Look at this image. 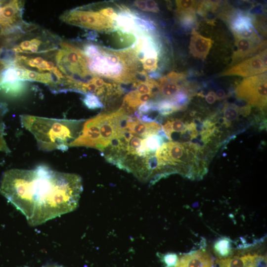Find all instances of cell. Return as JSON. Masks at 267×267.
<instances>
[{"mask_svg": "<svg viewBox=\"0 0 267 267\" xmlns=\"http://www.w3.org/2000/svg\"><path fill=\"white\" fill-rule=\"evenodd\" d=\"M61 20L70 25L98 32L116 30L115 21L102 15L98 11L86 7H77L65 12Z\"/></svg>", "mask_w": 267, "mask_h": 267, "instance_id": "cell-5", "label": "cell"}, {"mask_svg": "<svg viewBox=\"0 0 267 267\" xmlns=\"http://www.w3.org/2000/svg\"><path fill=\"white\" fill-rule=\"evenodd\" d=\"M182 80H176L165 76L158 81L159 84L158 94L164 99H170L180 92L181 85L179 82Z\"/></svg>", "mask_w": 267, "mask_h": 267, "instance_id": "cell-13", "label": "cell"}, {"mask_svg": "<svg viewBox=\"0 0 267 267\" xmlns=\"http://www.w3.org/2000/svg\"><path fill=\"white\" fill-rule=\"evenodd\" d=\"M214 251L220 257L227 258L231 252V244L230 239L222 237L218 239L214 245Z\"/></svg>", "mask_w": 267, "mask_h": 267, "instance_id": "cell-16", "label": "cell"}, {"mask_svg": "<svg viewBox=\"0 0 267 267\" xmlns=\"http://www.w3.org/2000/svg\"><path fill=\"white\" fill-rule=\"evenodd\" d=\"M178 258L175 253H167L162 257V261L167 265V267H175L177 264Z\"/></svg>", "mask_w": 267, "mask_h": 267, "instance_id": "cell-22", "label": "cell"}, {"mask_svg": "<svg viewBox=\"0 0 267 267\" xmlns=\"http://www.w3.org/2000/svg\"><path fill=\"white\" fill-rule=\"evenodd\" d=\"M3 1H0V6H1L2 5V4L3 3Z\"/></svg>", "mask_w": 267, "mask_h": 267, "instance_id": "cell-27", "label": "cell"}, {"mask_svg": "<svg viewBox=\"0 0 267 267\" xmlns=\"http://www.w3.org/2000/svg\"><path fill=\"white\" fill-rule=\"evenodd\" d=\"M213 262L209 255L203 250L187 253L178 259L177 267H212Z\"/></svg>", "mask_w": 267, "mask_h": 267, "instance_id": "cell-12", "label": "cell"}, {"mask_svg": "<svg viewBox=\"0 0 267 267\" xmlns=\"http://www.w3.org/2000/svg\"><path fill=\"white\" fill-rule=\"evenodd\" d=\"M97 10L103 16L111 19L114 21L118 16L119 12V10L117 12L113 7L108 6H103Z\"/></svg>", "mask_w": 267, "mask_h": 267, "instance_id": "cell-21", "label": "cell"}, {"mask_svg": "<svg viewBox=\"0 0 267 267\" xmlns=\"http://www.w3.org/2000/svg\"><path fill=\"white\" fill-rule=\"evenodd\" d=\"M88 68L92 76L108 79L115 83L129 84L139 80L142 70L133 47L110 49L98 46L97 52L87 58Z\"/></svg>", "mask_w": 267, "mask_h": 267, "instance_id": "cell-3", "label": "cell"}, {"mask_svg": "<svg viewBox=\"0 0 267 267\" xmlns=\"http://www.w3.org/2000/svg\"><path fill=\"white\" fill-rule=\"evenodd\" d=\"M7 110V104L4 102H0V151L9 153L10 150L4 138L5 124L3 121V117Z\"/></svg>", "mask_w": 267, "mask_h": 267, "instance_id": "cell-15", "label": "cell"}, {"mask_svg": "<svg viewBox=\"0 0 267 267\" xmlns=\"http://www.w3.org/2000/svg\"><path fill=\"white\" fill-rule=\"evenodd\" d=\"M24 2L19 0L4 2L0 6L1 30L18 27L23 22L22 15Z\"/></svg>", "mask_w": 267, "mask_h": 267, "instance_id": "cell-8", "label": "cell"}, {"mask_svg": "<svg viewBox=\"0 0 267 267\" xmlns=\"http://www.w3.org/2000/svg\"><path fill=\"white\" fill-rule=\"evenodd\" d=\"M205 99L206 102L209 104L214 103L217 99L215 95V93L212 91H210L205 96Z\"/></svg>", "mask_w": 267, "mask_h": 267, "instance_id": "cell-25", "label": "cell"}, {"mask_svg": "<svg viewBox=\"0 0 267 267\" xmlns=\"http://www.w3.org/2000/svg\"><path fill=\"white\" fill-rule=\"evenodd\" d=\"M267 69V49H265L258 54L230 66L222 72L221 76L247 78L266 73Z\"/></svg>", "mask_w": 267, "mask_h": 267, "instance_id": "cell-7", "label": "cell"}, {"mask_svg": "<svg viewBox=\"0 0 267 267\" xmlns=\"http://www.w3.org/2000/svg\"><path fill=\"white\" fill-rule=\"evenodd\" d=\"M267 85L266 72L245 78L236 88V97L249 105L264 108L267 105Z\"/></svg>", "mask_w": 267, "mask_h": 267, "instance_id": "cell-6", "label": "cell"}, {"mask_svg": "<svg viewBox=\"0 0 267 267\" xmlns=\"http://www.w3.org/2000/svg\"><path fill=\"white\" fill-rule=\"evenodd\" d=\"M84 120H69L20 116L23 127L34 136L38 148L42 151H66L80 135Z\"/></svg>", "mask_w": 267, "mask_h": 267, "instance_id": "cell-2", "label": "cell"}, {"mask_svg": "<svg viewBox=\"0 0 267 267\" xmlns=\"http://www.w3.org/2000/svg\"><path fill=\"white\" fill-rule=\"evenodd\" d=\"M223 113L226 127H228L231 122L237 118L240 113V108L236 105L226 103L223 108Z\"/></svg>", "mask_w": 267, "mask_h": 267, "instance_id": "cell-19", "label": "cell"}, {"mask_svg": "<svg viewBox=\"0 0 267 267\" xmlns=\"http://www.w3.org/2000/svg\"><path fill=\"white\" fill-rule=\"evenodd\" d=\"M230 27L234 36L244 38L254 42H261L251 18L248 16L237 14L230 19Z\"/></svg>", "mask_w": 267, "mask_h": 267, "instance_id": "cell-9", "label": "cell"}, {"mask_svg": "<svg viewBox=\"0 0 267 267\" xmlns=\"http://www.w3.org/2000/svg\"><path fill=\"white\" fill-rule=\"evenodd\" d=\"M215 93L217 99L221 100L225 97V92L224 90L222 89H218Z\"/></svg>", "mask_w": 267, "mask_h": 267, "instance_id": "cell-26", "label": "cell"}, {"mask_svg": "<svg viewBox=\"0 0 267 267\" xmlns=\"http://www.w3.org/2000/svg\"><path fill=\"white\" fill-rule=\"evenodd\" d=\"M27 87L28 85L25 81L17 80L1 84L0 91L8 96L14 97L25 93Z\"/></svg>", "mask_w": 267, "mask_h": 267, "instance_id": "cell-14", "label": "cell"}, {"mask_svg": "<svg viewBox=\"0 0 267 267\" xmlns=\"http://www.w3.org/2000/svg\"><path fill=\"white\" fill-rule=\"evenodd\" d=\"M61 48L55 54L56 65L67 79L85 82L89 76H93L89 72L88 60L82 50L67 42L59 43Z\"/></svg>", "mask_w": 267, "mask_h": 267, "instance_id": "cell-4", "label": "cell"}, {"mask_svg": "<svg viewBox=\"0 0 267 267\" xmlns=\"http://www.w3.org/2000/svg\"><path fill=\"white\" fill-rule=\"evenodd\" d=\"M146 12L157 13L159 11V8L157 3L152 0H145Z\"/></svg>", "mask_w": 267, "mask_h": 267, "instance_id": "cell-23", "label": "cell"}, {"mask_svg": "<svg viewBox=\"0 0 267 267\" xmlns=\"http://www.w3.org/2000/svg\"><path fill=\"white\" fill-rule=\"evenodd\" d=\"M213 41L193 30L190 39L189 52L194 57L204 60L208 55Z\"/></svg>", "mask_w": 267, "mask_h": 267, "instance_id": "cell-11", "label": "cell"}, {"mask_svg": "<svg viewBox=\"0 0 267 267\" xmlns=\"http://www.w3.org/2000/svg\"><path fill=\"white\" fill-rule=\"evenodd\" d=\"M134 5L138 9L146 12V7L145 0H137L134 2Z\"/></svg>", "mask_w": 267, "mask_h": 267, "instance_id": "cell-24", "label": "cell"}, {"mask_svg": "<svg viewBox=\"0 0 267 267\" xmlns=\"http://www.w3.org/2000/svg\"><path fill=\"white\" fill-rule=\"evenodd\" d=\"M234 37L236 50L233 53L230 66L255 55L265 46V42L257 43L246 38Z\"/></svg>", "mask_w": 267, "mask_h": 267, "instance_id": "cell-10", "label": "cell"}, {"mask_svg": "<svg viewBox=\"0 0 267 267\" xmlns=\"http://www.w3.org/2000/svg\"><path fill=\"white\" fill-rule=\"evenodd\" d=\"M82 191L80 176L43 165L30 170H7L0 185L1 194L32 225L74 211Z\"/></svg>", "mask_w": 267, "mask_h": 267, "instance_id": "cell-1", "label": "cell"}, {"mask_svg": "<svg viewBox=\"0 0 267 267\" xmlns=\"http://www.w3.org/2000/svg\"><path fill=\"white\" fill-rule=\"evenodd\" d=\"M83 98L84 105L89 109L101 108L104 106L100 98L92 93L85 94Z\"/></svg>", "mask_w": 267, "mask_h": 267, "instance_id": "cell-20", "label": "cell"}, {"mask_svg": "<svg viewBox=\"0 0 267 267\" xmlns=\"http://www.w3.org/2000/svg\"><path fill=\"white\" fill-rule=\"evenodd\" d=\"M200 2L193 0H176L177 11L179 15L194 13L197 9Z\"/></svg>", "mask_w": 267, "mask_h": 267, "instance_id": "cell-17", "label": "cell"}, {"mask_svg": "<svg viewBox=\"0 0 267 267\" xmlns=\"http://www.w3.org/2000/svg\"><path fill=\"white\" fill-rule=\"evenodd\" d=\"M246 255L243 256L227 257L217 261L220 267H245Z\"/></svg>", "mask_w": 267, "mask_h": 267, "instance_id": "cell-18", "label": "cell"}]
</instances>
